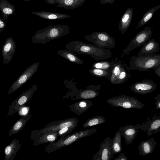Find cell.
I'll return each instance as SVG.
<instances>
[{
  "label": "cell",
  "instance_id": "d6986e66",
  "mask_svg": "<svg viewBox=\"0 0 160 160\" xmlns=\"http://www.w3.org/2000/svg\"><path fill=\"white\" fill-rule=\"evenodd\" d=\"M157 143L154 138L142 142L138 147L140 155L145 156L152 153Z\"/></svg>",
  "mask_w": 160,
  "mask_h": 160
},
{
  "label": "cell",
  "instance_id": "30bf717a",
  "mask_svg": "<svg viewBox=\"0 0 160 160\" xmlns=\"http://www.w3.org/2000/svg\"><path fill=\"white\" fill-rule=\"evenodd\" d=\"M39 64L40 62H37L28 66L12 84L7 94L9 95L13 92L27 82L37 71Z\"/></svg>",
  "mask_w": 160,
  "mask_h": 160
},
{
  "label": "cell",
  "instance_id": "ba28073f",
  "mask_svg": "<svg viewBox=\"0 0 160 160\" xmlns=\"http://www.w3.org/2000/svg\"><path fill=\"white\" fill-rule=\"evenodd\" d=\"M152 33L153 31L150 26L145 27L136 34L124 50L122 54H128L132 50L143 45L150 39Z\"/></svg>",
  "mask_w": 160,
  "mask_h": 160
},
{
  "label": "cell",
  "instance_id": "4316f807",
  "mask_svg": "<svg viewBox=\"0 0 160 160\" xmlns=\"http://www.w3.org/2000/svg\"><path fill=\"white\" fill-rule=\"evenodd\" d=\"M121 136L118 130L115 133L112 138V148L114 154L120 152L122 150L121 146Z\"/></svg>",
  "mask_w": 160,
  "mask_h": 160
},
{
  "label": "cell",
  "instance_id": "7bdbcfd3",
  "mask_svg": "<svg viewBox=\"0 0 160 160\" xmlns=\"http://www.w3.org/2000/svg\"></svg>",
  "mask_w": 160,
  "mask_h": 160
},
{
  "label": "cell",
  "instance_id": "44dd1931",
  "mask_svg": "<svg viewBox=\"0 0 160 160\" xmlns=\"http://www.w3.org/2000/svg\"><path fill=\"white\" fill-rule=\"evenodd\" d=\"M32 115V114L29 113L26 115L22 116L11 127L8 132V136L16 134L22 130Z\"/></svg>",
  "mask_w": 160,
  "mask_h": 160
},
{
  "label": "cell",
  "instance_id": "7402d4cb",
  "mask_svg": "<svg viewBox=\"0 0 160 160\" xmlns=\"http://www.w3.org/2000/svg\"><path fill=\"white\" fill-rule=\"evenodd\" d=\"M58 137L57 132L44 134L32 140L33 146H37L47 142H54Z\"/></svg>",
  "mask_w": 160,
  "mask_h": 160
},
{
  "label": "cell",
  "instance_id": "277c9868",
  "mask_svg": "<svg viewBox=\"0 0 160 160\" xmlns=\"http://www.w3.org/2000/svg\"><path fill=\"white\" fill-rule=\"evenodd\" d=\"M132 70L147 71L160 65V54L143 55L130 58L129 62Z\"/></svg>",
  "mask_w": 160,
  "mask_h": 160
},
{
  "label": "cell",
  "instance_id": "3957f363",
  "mask_svg": "<svg viewBox=\"0 0 160 160\" xmlns=\"http://www.w3.org/2000/svg\"><path fill=\"white\" fill-rule=\"evenodd\" d=\"M97 131L96 129L91 128L80 130L71 134L60 137L57 141L51 142L46 146L45 151L48 153H51L69 145L79 139L95 133Z\"/></svg>",
  "mask_w": 160,
  "mask_h": 160
},
{
  "label": "cell",
  "instance_id": "4fadbf2b",
  "mask_svg": "<svg viewBox=\"0 0 160 160\" xmlns=\"http://www.w3.org/2000/svg\"><path fill=\"white\" fill-rule=\"evenodd\" d=\"M16 48V42L13 38L11 37L7 38L2 47V52L4 64L10 62L15 52Z\"/></svg>",
  "mask_w": 160,
  "mask_h": 160
},
{
  "label": "cell",
  "instance_id": "6da1fadb",
  "mask_svg": "<svg viewBox=\"0 0 160 160\" xmlns=\"http://www.w3.org/2000/svg\"><path fill=\"white\" fill-rule=\"evenodd\" d=\"M65 47L68 51L79 54L90 55L97 61L111 58V52L108 49L101 48L80 41H73L68 43Z\"/></svg>",
  "mask_w": 160,
  "mask_h": 160
},
{
  "label": "cell",
  "instance_id": "52a82bcc",
  "mask_svg": "<svg viewBox=\"0 0 160 160\" xmlns=\"http://www.w3.org/2000/svg\"><path fill=\"white\" fill-rule=\"evenodd\" d=\"M37 87V85L34 84L30 88L21 94L9 106L7 116H10L18 112L21 107L25 106L32 98Z\"/></svg>",
  "mask_w": 160,
  "mask_h": 160
},
{
  "label": "cell",
  "instance_id": "836d02e7",
  "mask_svg": "<svg viewBox=\"0 0 160 160\" xmlns=\"http://www.w3.org/2000/svg\"><path fill=\"white\" fill-rule=\"evenodd\" d=\"M77 127L76 126H73L63 128L57 131L58 136L60 137L66 136L71 132Z\"/></svg>",
  "mask_w": 160,
  "mask_h": 160
},
{
  "label": "cell",
  "instance_id": "b9f144b4",
  "mask_svg": "<svg viewBox=\"0 0 160 160\" xmlns=\"http://www.w3.org/2000/svg\"><path fill=\"white\" fill-rule=\"evenodd\" d=\"M24 1H26V2H28L29 1H31V0H23Z\"/></svg>",
  "mask_w": 160,
  "mask_h": 160
},
{
  "label": "cell",
  "instance_id": "f546056e",
  "mask_svg": "<svg viewBox=\"0 0 160 160\" xmlns=\"http://www.w3.org/2000/svg\"><path fill=\"white\" fill-rule=\"evenodd\" d=\"M99 92L91 89H86L80 92L75 99H88L96 97Z\"/></svg>",
  "mask_w": 160,
  "mask_h": 160
},
{
  "label": "cell",
  "instance_id": "cb8c5ba5",
  "mask_svg": "<svg viewBox=\"0 0 160 160\" xmlns=\"http://www.w3.org/2000/svg\"><path fill=\"white\" fill-rule=\"evenodd\" d=\"M87 0H60L56 6L65 9H74L82 6Z\"/></svg>",
  "mask_w": 160,
  "mask_h": 160
},
{
  "label": "cell",
  "instance_id": "7c38bea8",
  "mask_svg": "<svg viewBox=\"0 0 160 160\" xmlns=\"http://www.w3.org/2000/svg\"><path fill=\"white\" fill-rule=\"evenodd\" d=\"M129 88L135 93L145 95L150 93L157 88L156 84L150 79H144L131 85Z\"/></svg>",
  "mask_w": 160,
  "mask_h": 160
},
{
  "label": "cell",
  "instance_id": "ab89813d",
  "mask_svg": "<svg viewBox=\"0 0 160 160\" xmlns=\"http://www.w3.org/2000/svg\"><path fill=\"white\" fill-rule=\"evenodd\" d=\"M60 0H45L48 3L51 4H58Z\"/></svg>",
  "mask_w": 160,
  "mask_h": 160
},
{
  "label": "cell",
  "instance_id": "f35d334b",
  "mask_svg": "<svg viewBox=\"0 0 160 160\" xmlns=\"http://www.w3.org/2000/svg\"><path fill=\"white\" fill-rule=\"evenodd\" d=\"M155 74L160 78V65L153 69Z\"/></svg>",
  "mask_w": 160,
  "mask_h": 160
},
{
  "label": "cell",
  "instance_id": "d590c367",
  "mask_svg": "<svg viewBox=\"0 0 160 160\" xmlns=\"http://www.w3.org/2000/svg\"><path fill=\"white\" fill-rule=\"evenodd\" d=\"M6 26L5 20L0 16V32L3 31Z\"/></svg>",
  "mask_w": 160,
  "mask_h": 160
},
{
  "label": "cell",
  "instance_id": "5bb4252c",
  "mask_svg": "<svg viewBox=\"0 0 160 160\" xmlns=\"http://www.w3.org/2000/svg\"><path fill=\"white\" fill-rule=\"evenodd\" d=\"M139 128L138 124L137 126L128 125L119 128V130L127 145L131 144L135 139Z\"/></svg>",
  "mask_w": 160,
  "mask_h": 160
},
{
  "label": "cell",
  "instance_id": "4dcf8cb0",
  "mask_svg": "<svg viewBox=\"0 0 160 160\" xmlns=\"http://www.w3.org/2000/svg\"><path fill=\"white\" fill-rule=\"evenodd\" d=\"M124 64H117L114 67L110 78V81L112 83L116 84Z\"/></svg>",
  "mask_w": 160,
  "mask_h": 160
},
{
  "label": "cell",
  "instance_id": "e0dca14e",
  "mask_svg": "<svg viewBox=\"0 0 160 160\" xmlns=\"http://www.w3.org/2000/svg\"><path fill=\"white\" fill-rule=\"evenodd\" d=\"M93 103L88 99H83L69 106L70 110L77 115H80L92 107Z\"/></svg>",
  "mask_w": 160,
  "mask_h": 160
},
{
  "label": "cell",
  "instance_id": "60d3db41",
  "mask_svg": "<svg viewBox=\"0 0 160 160\" xmlns=\"http://www.w3.org/2000/svg\"><path fill=\"white\" fill-rule=\"evenodd\" d=\"M116 0H101L100 2L102 4H104L107 3H112Z\"/></svg>",
  "mask_w": 160,
  "mask_h": 160
},
{
  "label": "cell",
  "instance_id": "9c48e42d",
  "mask_svg": "<svg viewBox=\"0 0 160 160\" xmlns=\"http://www.w3.org/2000/svg\"><path fill=\"white\" fill-rule=\"evenodd\" d=\"M83 37L97 46L103 48H112L115 45L114 38L105 32H92L90 35L84 36Z\"/></svg>",
  "mask_w": 160,
  "mask_h": 160
},
{
  "label": "cell",
  "instance_id": "484cf974",
  "mask_svg": "<svg viewBox=\"0 0 160 160\" xmlns=\"http://www.w3.org/2000/svg\"><path fill=\"white\" fill-rule=\"evenodd\" d=\"M160 8V4L151 8L145 13L142 18L139 21L138 26L135 29L136 30L146 23L152 17L155 12Z\"/></svg>",
  "mask_w": 160,
  "mask_h": 160
},
{
  "label": "cell",
  "instance_id": "e575fe53",
  "mask_svg": "<svg viewBox=\"0 0 160 160\" xmlns=\"http://www.w3.org/2000/svg\"><path fill=\"white\" fill-rule=\"evenodd\" d=\"M30 108L29 107L24 106L21 107L19 109L18 112L19 115L24 116L28 114V113L29 110Z\"/></svg>",
  "mask_w": 160,
  "mask_h": 160
},
{
  "label": "cell",
  "instance_id": "d4e9b609",
  "mask_svg": "<svg viewBox=\"0 0 160 160\" xmlns=\"http://www.w3.org/2000/svg\"><path fill=\"white\" fill-rule=\"evenodd\" d=\"M57 53L62 57L73 62L82 64L83 61L79 58L73 52L69 51L60 49L57 51Z\"/></svg>",
  "mask_w": 160,
  "mask_h": 160
},
{
  "label": "cell",
  "instance_id": "d6a6232c",
  "mask_svg": "<svg viewBox=\"0 0 160 160\" xmlns=\"http://www.w3.org/2000/svg\"><path fill=\"white\" fill-rule=\"evenodd\" d=\"M114 62H102L96 63L93 64L92 67L94 68L100 69L104 70L111 69L114 65Z\"/></svg>",
  "mask_w": 160,
  "mask_h": 160
},
{
  "label": "cell",
  "instance_id": "603a6c76",
  "mask_svg": "<svg viewBox=\"0 0 160 160\" xmlns=\"http://www.w3.org/2000/svg\"><path fill=\"white\" fill-rule=\"evenodd\" d=\"M0 9L3 18L6 20L10 15H13L15 12V8L7 0H0Z\"/></svg>",
  "mask_w": 160,
  "mask_h": 160
},
{
  "label": "cell",
  "instance_id": "7a4b0ae2",
  "mask_svg": "<svg viewBox=\"0 0 160 160\" xmlns=\"http://www.w3.org/2000/svg\"><path fill=\"white\" fill-rule=\"evenodd\" d=\"M70 29L69 26L67 25H49L37 31L31 38L33 44H46L68 34Z\"/></svg>",
  "mask_w": 160,
  "mask_h": 160
},
{
  "label": "cell",
  "instance_id": "8fae6325",
  "mask_svg": "<svg viewBox=\"0 0 160 160\" xmlns=\"http://www.w3.org/2000/svg\"><path fill=\"white\" fill-rule=\"evenodd\" d=\"M112 138L107 137L101 142L99 150L93 156L92 160H112L114 154L112 148Z\"/></svg>",
  "mask_w": 160,
  "mask_h": 160
},
{
  "label": "cell",
  "instance_id": "83f0119b",
  "mask_svg": "<svg viewBox=\"0 0 160 160\" xmlns=\"http://www.w3.org/2000/svg\"><path fill=\"white\" fill-rule=\"evenodd\" d=\"M106 122L104 117L102 115L95 116L88 118L83 124L84 128H89L98 125Z\"/></svg>",
  "mask_w": 160,
  "mask_h": 160
},
{
  "label": "cell",
  "instance_id": "9a60e30c",
  "mask_svg": "<svg viewBox=\"0 0 160 160\" xmlns=\"http://www.w3.org/2000/svg\"><path fill=\"white\" fill-rule=\"evenodd\" d=\"M138 56L152 55L160 50L159 44L156 42L154 38L150 39L142 45Z\"/></svg>",
  "mask_w": 160,
  "mask_h": 160
},
{
  "label": "cell",
  "instance_id": "ffe728a7",
  "mask_svg": "<svg viewBox=\"0 0 160 160\" xmlns=\"http://www.w3.org/2000/svg\"><path fill=\"white\" fill-rule=\"evenodd\" d=\"M31 13L46 19L56 20L67 18L70 17L69 15L46 11L31 12Z\"/></svg>",
  "mask_w": 160,
  "mask_h": 160
},
{
  "label": "cell",
  "instance_id": "8d00e7d4",
  "mask_svg": "<svg viewBox=\"0 0 160 160\" xmlns=\"http://www.w3.org/2000/svg\"><path fill=\"white\" fill-rule=\"evenodd\" d=\"M156 100L155 104L156 106V109H160V93L158 94L157 96L154 98Z\"/></svg>",
  "mask_w": 160,
  "mask_h": 160
},
{
  "label": "cell",
  "instance_id": "8992f818",
  "mask_svg": "<svg viewBox=\"0 0 160 160\" xmlns=\"http://www.w3.org/2000/svg\"><path fill=\"white\" fill-rule=\"evenodd\" d=\"M107 102L113 107L126 109L136 108L140 109L144 106L142 102L135 98L123 94L112 97L108 99Z\"/></svg>",
  "mask_w": 160,
  "mask_h": 160
},
{
  "label": "cell",
  "instance_id": "5b68a950",
  "mask_svg": "<svg viewBox=\"0 0 160 160\" xmlns=\"http://www.w3.org/2000/svg\"><path fill=\"white\" fill-rule=\"evenodd\" d=\"M78 122L77 118L72 117L50 122L42 129L32 131L31 133L30 139L33 140L44 134L57 132L66 127H77Z\"/></svg>",
  "mask_w": 160,
  "mask_h": 160
},
{
  "label": "cell",
  "instance_id": "f1b7e54d",
  "mask_svg": "<svg viewBox=\"0 0 160 160\" xmlns=\"http://www.w3.org/2000/svg\"><path fill=\"white\" fill-rule=\"evenodd\" d=\"M147 130L148 136L160 131V117L154 120L150 121L149 124H148Z\"/></svg>",
  "mask_w": 160,
  "mask_h": 160
},
{
  "label": "cell",
  "instance_id": "74e56055",
  "mask_svg": "<svg viewBox=\"0 0 160 160\" xmlns=\"http://www.w3.org/2000/svg\"><path fill=\"white\" fill-rule=\"evenodd\" d=\"M127 157L125 156L124 153L122 152L119 154L118 157L115 158L114 160H127Z\"/></svg>",
  "mask_w": 160,
  "mask_h": 160
},
{
  "label": "cell",
  "instance_id": "2e32d148",
  "mask_svg": "<svg viewBox=\"0 0 160 160\" xmlns=\"http://www.w3.org/2000/svg\"><path fill=\"white\" fill-rule=\"evenodd\" d=\"M22 145L18 139L15 138L4 148L5 160H12L20 149Z\"/></svg>",
  "mask_w": 160,
  "mask_h": 160
},
{
  "label": "cell",
  "instance_id": "1f68e13d",
  "mask_svg": "<svg viewBox=\"0 0 160 160\" xmlns=\"http://www.w3.org/2000/svg\"><path fill=\"white\" fill-rule=\"evenodd\" d=\"M89 72L92 75L98 77H109L112 72H109L106 70L94 68L90 70Z\"/></svg>",
  "mask_w": 160,
  "mask_h": 160
},
{
  "label": "cell",
  "instance_id": "ac0fdd59",
  "mask_svg": "<svg viewBox=\"0 0 160 160\" xmlns=\"http://www.w3.org/2000/svg\"><path fill=\"white\" fill-rule=\"evenodd\" d=\"M133 10L132 8L127 9L121 18L118 24L119 29L123 34L127 30L131 23L133 16Z\"/></svg>",
  "mask_w": 160,
  "mask_h": 160
}]
</instances>
